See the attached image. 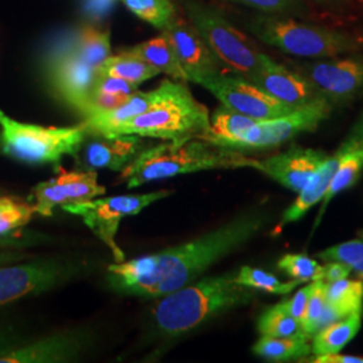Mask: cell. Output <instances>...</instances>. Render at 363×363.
Masks as SVG:
<instances>
[{
	"mask_svg": "<svg viewBox=\"0 0 363 363\" xmlns=\"http://www.w3.org/2000/svg\"><path fill=\"white\" fill-rule=\"evenodd\" d=\"M267 211L249 210L220 228L155 255L111 264L109 286L116 292L160 298L195 281L220 259L245 245L269 222Z\"/></svg>",
	"mask_w": 363,
	"mask_h": 363,
	"instance_id": "cell-1",
	"label": "cell"
},
{
	"mask_svg": "<svg viewBox=\"0 0 363 363\" xmlns=\"http://www.w3.org/2000/svg\"><path fill=\"white\" fill-rule=\"evenodd\" d=\"M257 291L235 281V273L208 276L160 298L154 310L156 330L177 337L205 325L210 319L249 306Z\"/></svg>",
	"mask_w": 363,
	"mask_h": 363,
	"instance_id": "cell-2",
	"label": "cell"
},
{
	"mask_svg": "<svg viewBox=\"0 0 363 363\" xmlns=\"http://www.w3.org/2000/svg\"><path fill=\"white\" fill-rule=\"evenodd\" d=\"M253 160L241 151L217 147L201 139L169 142L148 147L123 169V179L128 189H133L198 171L252 167Z\"/></svg>",
	"mask_w": 363,
	"mask_h": 363,
	"instance_id": "cell-3",
	"label": "cell"
},
{
	"mask_svg": "<svg viewBox=\"0 0 363 363\" xmlns=\"http://www.w3.org/2000/svg\"><path fill=\"white\" fill-rule=\"evenodd\" d=\"M156 89L155 103L142 115L117 127L108 138L139 135L169 142H186L199 139L208 130V108L195 100L184 84L163 79Z\"/></svg>",
	"mask_w": 363,
	"mask_h": 363,
	"instance_id": "cell-4",
	"label": "cell"
},
{
	"mask_svg": "<svg viewBox=\"0 0 363 363\" xmlns=\"http://www.w3.org/2000/svg\"><path fill=\"white\" fill-rule=\"evenodd\" d=\"M247 28L265 45L298 58H331L359 52L363 46L345 31L304 23L289 15H256L247 22Z\"/></svg>",
	"mask_w": 363,
	"mask_h": 363,
	"instance_id": "cell-5",
	"label": "cell"
},
{
	"mask_svg": "<svg viewBox=\"0 0 363 363\" xmlns=\"http://www.w3.org/2000/svg\"><path fill=\"white\" fill-rule=\"evenodd\" d=\"M89 136L84 123L73 127H42L16 121L0 109V151L27 164L60 163L76 156Z\"/></svg>",
	"mask_w": 363,
	"mask_h": 363,
	"instance_id": "cell-6",
	"label": "cell"
},
{
	"mask_svg": "<svg viewBox=\"0 0 363 363\" xmlns=\"http://www.w3.org/2000/svg\"><path fill=\"white\" fill-rule=\"evenodd\" d=\"M182 6L189 22L220 66L244 78L250 77L259 69L262 52L223 13L198 0H182Z\"/></svg>",
	"mask_w": 363,
	"mask_h": 363,
	"instance_id": "cell-7",
	"label": "cell"
},
{
	"mask_svg": "<svg viewBox=\"0 0 363 363\" xmlns=\"http://www.w3.org/2000/svg\"><path fill=\"white\" fill-rule=\"evenodd\" d=\"M89 271L86 259L62 256L0 268V306L52 291Z\"/></svg>",
	"mask_w": 363,
	"mask_h": 363,
	"instance_id": "cell-8",
	"label": "cell"
},
{
	"mask_svg": "<svg viewBox=\"0 0 363 363\" xmlns=\"http://www.w3.org/2000/svg\"><path fill=\"white\" fill-rule=\"evenodd\" d=\"M171 194L172 191L169 190H159L148 194L118 195L100 199L93 198L69 203L62 208L72 214L79 216L91 232L112 250L115 261L121 262L125 259V255L116 242L120 222L125 217L139 214L151 203L164 199Z\"/></svg>",
	"mask_w": 363,
	"mask_h": 363,
	"instance_id": "cell-9",
	"label": "cell"
},
{
	"mask_svg": "<svg viewBox=\"0 0 363 363\" xmlns=\"http://www.w3.org/2000/svg\"><path fill=\"white\" fill-rule=\"evenodd\" d=\"M333 104L325 99H318L283 116L256 121L232 145L235 151L269 150L294 140L296 136L313 132L328 118Z\"/></svg>",
	"mask_w": 363,
	"mask_h": 363,
	"instance_id": "cell-10",
	"label": "cell"
},
{
	"mask_svg": "<svg viewBox=\"0 0 363 363\" xmlns=\"http://www.w3.org/2000/svg\"><path fill=\"white\" fill-rule=\"evenodd\" d=\"M294 69L330 104L349 103L363 91V54L358 52L296 64Z\"/></svg>",
	"mask_w": 363,
	"mask_h": 363,
	"instance_id": "cell-11",
	"label": "cell"
},
{
	"mask_svg": "<svg viewBox=\"0 0 363 363\" xmlns=\"http://www.w3.org/2000/svg\"><path fill=\"white\" fill-rule=\"evenodd\" d=\"M202 86L216 96L223 106L259 121L283 116L296 109L279 101L247 78L235 74L220 73L203 82Z\"/></svg>",
	"mask_w": 363,
	"mask_h": 363,
	"instance_id": "cell-12",
	"label": "cell"
},
{
	"mask_svg": "<svg viewBox=\"0 0 363 363\" xmlns=\"http://www.w3.org/2000/svg\"><path fill=\"white\" fill-rule=\"evenodd\" d=\"M106 189L97 182L94 169L64 171L49 179L38 183L33 189L30 201H34V211L42 217H52L57 206H66L78 201H88L105 194Z\"/></svg>",
	"mask_w": 363,
	"mask_h": 363,
	"instance_id": "cell-13",
	"label": "cell"
},
{
	"mask_svg": "<svg viewBox=\"0 0 363 363\" xmlns=\"http://www.w3.org/2000/svg\"><path fill=\"white\" fill-rule=\"evenodd\" d=\"M48 74L55 94L84 116L97 77V69L86 64L70 46L52 55Z\"/></svg>",
	"mask_w": 363,
	"mask_h": 363,
	"instance_id": "cell-14",
	"label": "cell"
},
{
	"mask_svg": "<svg viewBox=\"0 0 363 363\" xmlns=\"http://www.w3.org/2000/svg\"><path fill=\"white\" fill-rule=\"evenodd\" d=\"M163 31L169 35L189 81L202 86L203 82L222 73L218 60L189 19L175 16Z\"/></svg>",
	"mask_w": 363,
	"mask_h": 363,
	"instance_id": "cell-15",
	"label": "cell"
},
{
	"mask_svg": "<svg viewBox=\"0 0 363 363\" xmlns=\"http://www.w3.org/2000/svg\"><path fill=\"white\" fill-rule=\"evenodd\" d=\"M91 334L84 330L58 333L52 337L26 342L0 357V363L74 362L89 349Z\"/></svg>",
	"mask_w": 363,
	"mask_h": 363,
	"instance_id": "cell-16",
	"label": "cell"
},
{
	"mask_svg": "<svg viewBox=\"0 0 363 363\" xmlns=\"http://www.w3.org/2000/svg\"><path fill=\"white\" fill-rule=\"evenodd\" d=\"M327 157L325 151L292 144L286 151L277 155L264 160L255 159L252 169H259L283 187L298 193Z\"/></svg>",
	"mask_w": 363,
	"mask_h": 363,
	"instance_id": "cell-17",
	"label": "cell"
},
{
	"mask_svg": "<svg viewBox=\"0 0 363 363\" xmlns=\"http://www.w3.org/2000/svg\"><path fill=\"white\" fill-rule=\"evenodd\" d=\"M361 145H363L362 118L354 125L350 135L345 139L343 143L340 144L335 154L325 159L323 164L313 172L310 181L307 182L306 186L298 191L296 201L284 211L279 228L301 220L310 208H313L316 203H319L323 199L343 156L350 152L351 150L358 148Z\"/></svg>",
	"mask_w": 363,
	"mask_h": 363,
	"instance_id": "cell-18",
	"label": "cell"
},
{
	"mask_svg": "<svg viewBox=\"0 0 363 363\" xmlns=\"http://www.w3.org/2000/svg\"><path fill=\"white\" fill-rule=\"evenodd\" d=\"M247 79L291 108H300L320 99L298 72L274 62L265 54H261L259 69Z\"/></svg>",
	"mask_w": 363,
	"mask_h": 363,
	"instance_id": "cell-19",
	"label": "cell"
},
{
	"mask_svg": "<svg viewBox=\"0 0 363 363\" xmlns=\"http://www.w3.org/2000/svg\"><path fill=\"white\" fill-rule=\"evenodd\" d=\"M148 147V142L139 135L100 136V139L85 145L82 155L84 169L123 171Z\"/></svg>",
	"mask_w": 363,
	"mask_h": 363,
	"instance_id": "cell-20",
	"label": "cell"
},
{
	"mask_svg": "<svg viewBox=\"0 0 363 363\" xmlns=\"http://www.w3.org/2000/svg\"><path fill=\"white\" fill-rule=\"evenodd\" d=\"M157 89L151 91H133L130 97L113 109L93 115L85 118L89 135L96 136H111V133L121 124L132 120L133 117L144 113L151 105L155 103Z\"/></svg>",
	"mask_w": 363,
	"mask_h": 363,
	"instance_id": "cell-21",
	"label": "cell"
},
{
	"mask_svg": "<svg viewBox=\"0 0 363 363\" xmlns=\"http://www.w3.org/2000/svg\"><path fill=\"white\" fill-rule=\"evenodd\" d=\"M125 52L136 55L148 65L157 69L160 73H164L177 81H189L183 67L179 64V60L174 50L169 35L164 31L155 38L142 42L133 48L127 49Z\"/></svg>",
	"mask_w": 363,
	"mask_h": 363,
	"instance_id": "cell-22",
	"label": "cell"
},
{
	"mask_svg": "<svg viewBox=\"0 0 363 363\" xmlns=\"http://www.w3.org/2000/svg\"><path fill=\"white\" fill-rule=\"evenodd\" d=\"M256 121L259 120L238 113L222 105L214 111L210 117L208 130L199 139L217 147L230 148V145Z\"/></svg>",
	"mask_w": 363,
	"mask_h": 363,
	"instance_id": "cell-23",
	"label": "cell"
},
{
	"mask_svg": "<svg viewBox=\"0 0 363 363\" xmlns=\"http://www.w3.org/2000/svg\"><path fill=\"white\" fill-rule=\"evenodd\" d=\"M362 325V312H355L325 325L312 337V354L325 355L343 350L358 334Z\"/></svg>",
	"mask_w": 363,
	"mask_h": 363,
	"instance_id": "cell-24",
	"label": "cell"
},
{
	"mask_svg": "<svg viewBox=\"0 0 363 363\" xmlns=\"http://www.w3.org/2000/svg\"><path fill=\"white\" fill-rule=\"evenodd\" d=\"M252 351L255 355L268 362H289L310 357L312 347L307 339L261 335L253 345Z\"/></svg>",
	"mask_w": 363,
	"mask_h": 363,
	"instance_id": "cell-25",
	"label": "cell"
},
{
	"mask_svg": "<svg viewBox=\"0 0 363 363\" xmlns=\"http://www.w3.org/2000/svg\"><path fill=\"white\" fill-rule=\"evenodd\" d=\"M97 74L121 78L139 86L144 81L159 76L160 72L144 62L143 60L138 58L136 55H132L124 50L117 55H111L109 58H106L104 62L97 67Z\"/></svg>",
	"mask_w": 363,
	"mask_h": 363,
	"instance_id": "cell-26",
	"label": "cell"
},
{
	"mask_svg": "<svg viewBox=\"0 0 363 363\" xmlns=\"http://www.w3.org/2000/svg\"><path fill=\"white\" fill-rule=\"evenodd\" d=\"M363 172V145L351 150L350 152H347L343 156L337 172L333 178V181L330 183L325 196H323V203L320 206V210L318 213V218L313 225V230H316V228L319 226L322 217L325 216V208L328 206V203L334 199V196H337L339 193L347 190L352 187L357 182L359 181L361 175Z\"/></svg>",
	"mask_w": 363,
	"mask_h": 363,
	"instance_id": "cell-27",
	"label": "cell"
},
{
	"mask_svg": "<svg viewBox=\"0 0 363 363\" xmlns=\"http://www.w3.org/2000/svg\"><path fill=\"white\" fill-rule=\"evenodd\" d=\"M327 304L343 319L351 313L363 311V284L359 279H342L325 283Z\"/></svg>",
	"mask_w": 363,
	"mask_h": 363,
	"instance_id": "cell-28",
	"label": "cell"
},
{
	"mask_svg": "<svg viewBox=\"0 0 363 363\" xmlns=\"http://www.w3.org/2000/svg\"><path fill=\"white\" fill-rule=\"evenodd\" d=\"M257 331L259 335L274 337H298L311 340L303 330L301 323L286 311L281 303L267 308L257 319Z\"/></svg>",
	"mask_w": 363,
	"mask_h": 363,
	"instance_id": "cell-29",
	"label": "cell"
},
{
	"mask_svg": "<svg viewBox=\"0 0 363 363\" xmlns=\"http://www.w3.org/2000/svg\"><path fill=\"white\" fill-rule=\"evenodd\" d=\"M72 48L86 64L97 69L112 55L111 34L94 27H84L78 33Z\"/></svg>",
	"mask_w": 363,
	"mask_h": 363,
	"instance_id": "cell-30",
	"label": "cell"
},
{
	"mask_svg": "<svg viewBox=\"0 0 363 363\" xmlns=\"http://www.w3.org/2000/svg\"><path fill=\"white\" fill-rule=\"evenodd\" d=\"M235 281L241 286H249L257 292L272 295H288L300 284L295 280L281 281L274 274L253 267H241L235 273Z\"/></svg>",
	"mask_w": 363,
	"mask_h": 363,
	"instance_id": "cell-31",
	"label": "cell"
},
{
	"mask_svg": "<svg viewBox=\"0 0 363 363\" xmlns=\"http://www.w3.org/2000/svg\"><path fill=\"white\" fill-rule=\"evenodd\" d=\"M121 3L145 23L162 31L177 16L172 0H121Z\"/></svg>",
	"mask_w": 363,
	"mask_h": 363,
	"instance_id": "cell-32",
	"label": "cell"
},
{
	"mask_svg": "<svg viewBox=\"0 0 363 363\" xmlns=\"http://www.w3.org/2000/svg\"><path fill=\"white\" fill-rule=\"evenodd\" d=\"M277 268L300 284L316 281L322 265L307 255H286L277 261Z\"/></svg>",
	"mask_w": 363,
	"mask_h": 363,
	"instance_id": "cell-33",
	"label": "cell"
},
{
	"mask_svg": "<svg viewBox=\"0 0 363 363\" xmlns=\"http://www.w3.org/2000/svg\"><path fill=\"white\" fill-rule=\"evenodd\" d=\"M311 295L306 307L304 315L300 320L303 330L311 337L320 330L319 323L325 310L327 301L325 298V283L312 281Z\"/></svg>",
	"mask_w": 363,
	"mask_h": 363,
	"instance_id": "cell-34",
	"label": "cell"
},
{
	"mask_svg": "<svg viewBox=\"0 0 363 363\" xmlns=\"http://www.w3.org/2000/svg\"><path fill=\"white\" fill-rule=\"evenodd\" d=\"M318 259L325 262L337 261L350 265L354 268L357 264L363 261V240H352L347 242H342L334 247H327L325 250L316 253Z\"/></svg>",
	"mask_w": 363,
	"mask_h": 363,
	"instance_id": "cell-35",
	"label": "cell"
},
{
	"mask_svg": "<svg viewBox=\"0 0 363 363\" xmlns=\"http://www.w3.org/2000/svg\"><path fill=\"white\" fill-rule=\"evenodd\" d=\"M241 6H247L261 13L269 15H295L304 10L301 0H228Z\"/></svg>",
	"mask_w": 363,
	"mask_h": 363,
	"instance_id": "cell-36",
	"label": "cell"
},
{
	"mask_svg": "<svg viewBox=\"0 0 363 363\" xmlns=\"http://www.w3.org/2000/svg\"><path fill=\"white\" fill-rule=\"evenodd\" d=\"M312 284L310 286H304L301 289H298V292L288 300H283L280 301L281 306L286 308V311L292 315L295 319H298V322L301 320L307 303H308V298L311 295Z\"/></svg>",
	"mask_w": 363,
	"mask_h": 363,
	"instance_id": "cell-37",
	"label": "cell"
},
{
	"mask_svg": "<svg viewBox=\"0 0 363 363\" xmlns=\"http://www.w3.org/2000/svg\"><path fill=\"white\" fill-rule=\"evenodd\" d=\"M351 272H352V268L350 265L337 262V261H330L322 267L316 281L333 283V281H337L342 279H347Z\"/></svg>",
	"mask_w": 363,
	"mask_h": 363,
	"instance_id": "cell-38",
	"label": "cell"
},
{
	"mask_svg": "<svg viewBox=\"0 0 363 363\" xmlns=\"http://www.w3.org/2000/svg\"><path fill=\"white\" fill-rule=\"evenodd\" d=\"M26 340L25 337H21L19 334H16L13 330L6 328V327H0V357L10 352V351L18 349L19 346L25 345Z\"/></svg>",
	"mask_w": 363,
	"mask_h": 363,
	"instance_id": "cell-39",
	"label": "cell"
},
{
	"mask_svg": "<svg viewBox=\"0 0 363 363\" xmlns=\"http://www.w3.org/2000/svg\"><path fill=\"white\" fill-rule=\"evenodd\" d=\"M116 0H85L84 10L91 19H101L111 13Z\"/></svg>",
	"mask_w": 363,
	"mask_h": 363,
	"instance_id": "cell-40",
	"label": "cell"
},
{
	"mask_svg": "<svg viewBox=\"0 0 363 363\" xmlns=\"http://www.w3.org/2000/svg\"><path fill=\"white\" fill-rule=\"evenodd\" d=\"M40 237H21L16 233L7 234V235H0V247H27L33 244L40 242Z\"/></svg>",
	"mask_w": 363,
	"mask_h": 363,
	"instance_id": "cell-41",
	"label": "cell"
},
{
	"mask_svg": "<svg viewBox=\"0 0 363 363\" xmlns=\"http://www.w3.org/2000/svg\"><path fill=\"white\" fill-rule=\"evenodd\" d=\"M310 362L315 363H363V357L355 355H343V354H325V355H315Z\"/></svg>",
	"mask_w": 363,
	"mask_h": 363,
	"instance_id": "cell-42",
	"label": "cell"
},
{
	"mask_svg": "<svg viewBox=\"0 0 363 363\" xmlns=\"http://www.w3.org/2000/svg\"><path fill=\"white\" fill-rule=\"evenodd\" d=\"M352 272L355 273L357 279H359L363 284V261H361L359 264H357V265L352 268Z\"/></svg>",
	"mask_w": 363,
	"mask_h": 363,
	"instance_id": "cell-43",
	"label": "cell"
},
{
	"mask_svg": "<svg viewBox=\"0 0 363 363\" xmlns=\"http://www.w3.org/2000/svg\"><path fill=\"white\" fill-rule=\"evenodd\" d=\"M319 1H334V0H319Z\"/></svg>",
	"mask_w": 363,
	"mask_h": 363,
	"instance_id": "cell-44",
	"label": "cell"
},
{
	"mask_svg": "<svg viewBox=\"0 0 363 363\" xmlns=\"http://www.w3.org/2000/svg\"><path fill=\"white\" fill-rule=\"evenodd\" d=\"M359 235H361V237H362V240H363V230H362V232H359Z\"/></svg>",
	"mask_w": 363,
	"mask_h": 363,
	"instance_id": "cell-45",
	"label": "cell"
},
{
	"mask_svg": "<svg viewBox=\"0 0 363 363\" xmlns=\"http://www.w3.org/2000/svg\"><path fill=\"white\" fill-rule=\"evenodd\" d=\"M362 120H363V116H362Z\"/></svg>",
	"mask_w": 363,
	"mask_h": 363,
	"instance_id": "cell-46",
	"label": "cell"
}]
</instances>
